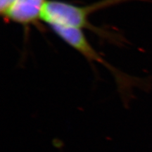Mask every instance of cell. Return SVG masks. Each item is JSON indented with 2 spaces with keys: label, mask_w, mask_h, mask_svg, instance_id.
Returning a JSON list of instances; mask_svg holds the SVG:
<instances>
[{
  "label": "cell",
  "mask_w": 152,
  "mask_h": 152,
  "mask_svg": "<svg viewBox=\"0 0 152 152\" xmlns=\"http://www.w3.org/2000/svg\"><path fill=\"white\" fill-rule=\"evenodd\" d=\"M130 0H102L91 5L80 7L58 0H47L41 20L49 27H63L83 30L90 28L89 16L95 11Z\"/></svg>",
  "instance_id": "obj_1"
},
{
  "label": "cell",
  "mask_w": 152,
  "mask_h": 152,
  "mask_svg": "<svg viewBox=\"0 0 152 152\" xmlns=\"http://www.w3.org/2000/svg\"><path fill=\"white\" fill-rule=\"evenodd\" d=\"M51 28L61 39H62L72 48L83 54L85 58L91 61H96L99 64H102L108 68L113 73L115 80L118 84L120 90H123V92L127 90V88L130 87L132 82L130 77L118 71L106 61L104 60L89 43L83 30L63 27H52Z\"/></svg>",
  "instance_id": "obj_2"
},
{
  "label": "cell",
  "mask_w": 152,
  "mask_h": 152,
  "mask_svg": "<svg viewBox=\"0 0 152 152\" xmlns=\"http://www.w3.org/2000/svg\"><path fill=\"white\" fill-rule=\"evenodd\" d=\"M47 0H15L3 17L11 22L28 26L41 20Z\"/></svg>",
  "instance_id": "obj_3"
},
{
  "label": "cell",
  "mask_w": 152,
  "mask_h": 152,
  "mask_svg": "<svg viewBox=\"0 0 152 152\" xmlns=\"http://www.w3.org/2000/svg\"><path fill=\"white\" fill-rule=\"evenodd\" d=\"M15 0H0V11L1 16H4L9 10Z\"/></svg>",
  "instance_id": "obj_4"
}]
</instances>
